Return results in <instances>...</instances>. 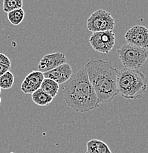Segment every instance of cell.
<instances>
[{"label":"cell","instance_id":"cell-1","mask_svg":"<svg viewBox=\"0 0 148 153\" xmlns=\"http://www.w3.org/2000/svg\"><path fill=\"white\" fill-rule=\"evenodd\" d=\"M63 99L66 105L76 113L89 112L99 107L98 97L84 67L73 74L66 82Z\"/></svg>","mask_w":148,"mask_h":153},{"label":"cell","instance_id":"cell-2","mask_svg":"<svg viewBox=\"0 0 148 153\" xmlns=\"http://www.w3.org/2000/svg\"><path fill=\"white\" fill-rule=\"evenodd\" d=\"M84 68L100 104L109 102L118 95V72L111 63L94 59L86 63Z\"/></svg>","mask_w":148,"mask_h":153},{"label":"cell","instance_id":"cell-3","mask_svg":"<svg viewBox=\"0 0 148 153\" xmlns=\"http://www.w3.org/2000/svg\"><path fill=\"white\" fill-rule=\"evenodd\" d=\"M117 88L119 94L123 98L138 100L147 91V78L138 70L124 68L118 73Z\"/></svg>","mask_w":148,"mask_h":153},{"label":"cell","instance_id":"cell-4","mask_svg":"<svg viewBox=\"0 0 148 153\" xmlns=\"http://www.w3.org/2000/svg\"><path fill=\"white\" fill-rule=\"evenodd\" d=\"M117 55L124 68L138 70L145 65L148 50L144 48L125 44L117 49Z\"/></svg>","mask_w":148,"mask_h":153},{"label":"cell","instance_id":"cell-5","mask_svg":"<svg viewBox=\"0 0 148 153\" xmlns=\"http://www.w3.org/2000/svg\"><path fill=\"white\" fill-rule=\"evenodd\" d=\"M115 26V20L111 14L105 10L100 9L94 11L86 21L89 31L93 33L111 31Z\"/></svg>","mask_w":148,"mask_h":153},{"label":"cell","instance_id":"cell-6","mask_svg":"<svg viewBox=\"0 0 148 153\" xmlns=\"http://www.w3.org/2000/svg\"><path fill=\"white\" fill-rule=\"evenodd\" d=\"M89 41L94 51L100 53L108 54L111 52L114 47L116 42L115 34L113 30L93 33Z\"/></svg>","mask_w":148,"mask_h":153},{"label":"cell","instance_id":"cell-7","mask_svg":"<svg viewBox=\"0 0 148 153\" xmlns=\"http://www.w3.org/2000/svg\"><path fill=\"white\" fill-rule=\"evenodd\" d=\"M127 44L136 47L148 48V29L141 25L130 28L125 35Z\"/></svg>","mask_w":148,"mask_h":153},{"label":"cell","instance_id":"cell-8","mask_svg":"<svg viewBox=\"0 0 148 153\" xmlns=\"http://www.w3.org/2000/svg\"><path fill=\"white\" fill-rule=\"evenodd\" d=\"M67 61L66 55L62 52H54V53L45 55L38 64L39 71L42 73L50 71L56 67L64 64Z\"/></svg>","mask_w":148,"mask_h":153},{"label":"cell","instance_id":"cell-9","mask_svg":"<svg viewBox=\"0 0 148 153\" xmlns=\"http://www.w3.org/2000/svg\"><path fill=\"white\" fill-rule=\"evenodd\" d=\"M43 74L44 78L52 79L60 85L66 82L71 78L73 74V70L69 63H66Z\"/></svg>","mask_w":148,"mask_h":153},{"label":"cell","instance_id":"cell-10","mask_svg":"<svg viewBox=\"0 0 148 153\" xmlns=\"http://www.w3.org/2000/svg\"><path fill=\"white\" fill-rule=\"evenodd\" d=\"M44 79V74L39 71H32L25 78L21 85V90L26 94H32L40 88Z\"/></svg>","mask_w":148,"mask_h":153},{"label":"cell","instance_id":"cell-11","mask_svg":"<svg viewBox=\"0 0 148 153\" xmlns=\"http://www.w3.org/2000/svg\"><path fill=\"white\" fill-rule=\"evenodd\" d=\"M86 152L89 153H113L104 141L91 139L86 143Z\"/></svg>","mask_w":148,"mask_h":153},{"label":"cell","instance_id":"cell-12","mask_svg":"<svg viewBox=\"0 0 148 153\" xmlns=\"http://www.w3.org/2000/svg\"><path fill=\"white\" fill-rule=\"evenodd\" d=\"M31 98L33 102L39 106H47L53 100V98L51 96L43 91L41 88L33 92L31 94Z\"/></svg>","mask_w":148,"mask_h":153},{"label":"cell","instance_id":"cell-13","mask_svg":"<svg viewBox=\"0 0 148 153\" xmlns=\"http://www.w3.org/2000/svg\"><path fill=\"white\" fill-rule=\"evenodd\" d=\"M59 85L55 81L48 78H44L40 88L54 99L59 92Z\"/></svg>","mask_w":148,"mask_h":153},{"label":"cell","instance_id":"cell-14","mask_svg":"<svg viewBox=\"0 0 148 153\" xmlns=\"http://www.w3.org/2000/svg\"><path fill=\"white\" fill-rule=\"evenodd\" d=\"M25 10L22 8H19L7 13L8 21L14 26L19 25L23 22L25 18Z\"/></svg>","mask_w":148,"mask_h":153},{"label":"cell","instance_id":"cell-15","mask_svg":"<svg viewBox=\"0 0 148 153\" xmlns=\"http://www.w3.org/2000/svg\"><path fill=\"white\" fill-rule=\"evenodd\" d=\"M14 83V75L11 71H7L0 76V88L7 90L12 88Z\"/></svg>","mask_w":148,"mask_h":153},{"label":"cell","instance_id":"cell-16","mask_svg":"<svg viewBox=\"0 0 148 153\" xmlns=\"http://www.w3.org/2000/svg\"><path fill=\"white\" fill-rule=\"evenodd\" d=\"M22 6L23 0H3V10L7 13L14 10L22 8Z\"/></svg>","mask_w":148,"mask_h":153},{"label":"cell","instance_id":"cell-17","mask_svg":"<svg viewBox=\"0 0 148 153\" xmlns=\"http://www.w3.org/2000/svg\"><path fill=\"white\" fill-rule=\"evenodd\" d=\"M1 63V64L7 65V66H10L11 65V62L9 57L2 53H0V64Z\"/></svg>","mask_w":148,"mask_h":153},{"label":"cell","instance_id":"cell-18","mask_svg":"<svg viewBox=\"0 0 148 153\" xmlns=\"http://www.w3.org/2000/svg\"><path fill=\"white\" fill-rule=\"evenodd\" d=\"M10 71V66H7L5 64H0V76L3 75L7 71Z\"/></svg>","mask_w":148,"mask_h":153},{"label":"cell","instance_id":"cell-19","mask_svg":"<svg viewBox=\"0 0 148 153\" xmlns=\"http://www.w3.org/2000/svg\"><path fill=\"white\" fill-rule=\"evenodd\" d=\"M1 97H0V105H1Z\"/></svg>","mask_w":148,"mask_h":153},{"label":"cell","instance_id":"cell-20","mask_svg":"<svg viewBox=\"0 0 148 153\" xmlns=\"http://www.w3.org/2000/svg\"><path fill=\"white\" fill-rule=\"evenodd\" d=\"M1 89L0 88V94H1Z\"/></svg>","mask_w":148,"mask_h":153},{"label":"cell","instance_id":"cell-21","mask_svg":"<svg viewBox=\"0 0 148 153\" xmlns=\"http://www.w3.org/2000/svg\"><path fill=\"white\" fill-rule=\"evenodd\" d=\"M86 153H89V152H86Z\"/></svg>","mask_w":148,"mask_h":153}]
</instances>
